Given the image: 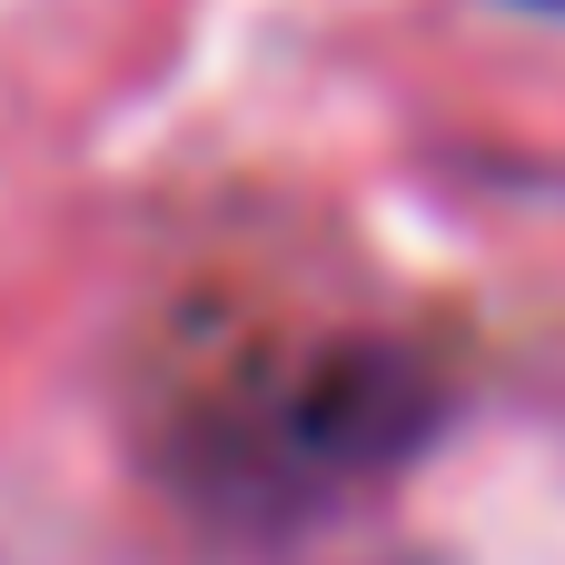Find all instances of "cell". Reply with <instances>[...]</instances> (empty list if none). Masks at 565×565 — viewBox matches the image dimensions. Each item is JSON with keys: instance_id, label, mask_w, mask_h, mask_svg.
<instances>
[{"instance_id": "1", "label": "cell", "mask_w": 565, "mask_h": 565, "mask_svg": "<svg viewBox=\"0 0 565 565\" xmlns=\"http://www.w3.org/2000/svg\"><path fill=\"white\" fill-rule=\"evenodd\" d=\"M516 10H565V0H516Z\"/></svg>"}]
</instances>
